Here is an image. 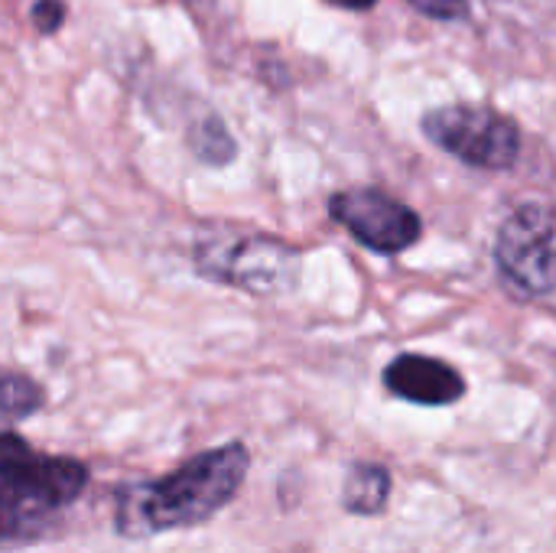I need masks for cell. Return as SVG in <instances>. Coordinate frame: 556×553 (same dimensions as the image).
<instances>
[{"mask_svg":"<svg viewBox=\"0 0 556 553\" xmlns=\"http://www.w3.org/2000/svg\"><path fill=\"white\" fill-rule=\"evenodd\" d=\"M391 499V473L375 463H358L342 489V505L352 515H381Z\"/></svg>","mask_w":556,"mask_h":553,"instance_id":"obj_8","label":"cell"},{"mask_svg":"<svg viewBox=\"0 0 556 553\" xmlns=\"http://www.w3.org/2000/svg\"><path fill=\"white\" fill-rule=\"evenodd\" d=\"M329 215L368 251L401 254L424 235L420 215L381 189H345L329 199Z\"/></svg>","mask_w":556,"mask_h":553,"instance_id":"obj_6","label":"cell"},{"mask_svg":"<svg viewBox=\"0 0 556 553\" xmlns=\"http://www.w3.org/2000/svg\"><path fill=\"white\" fill-rule=\"evenodd\" d=\"M410 3L433 20H466L469 16V0H410Z\"/></svg>","mask_w":556,"mask_h":553,"instance_id":"obj_12","label":"cell"},{"mask_svg":"<svg viewBox=\"0 0 556 553\" xmlns=\"http://www.w3.org/2000/svg\"><path fill=\"white\" fill-rule=\"evenodd\" d=\"M192 257L199 277L254 297L290 293L303 271V257L293 244L238 225H202Z\"/></svg>","mask_w":556,"mask_h":553,"instance_id":"obj_3","label":"cell"},{"mask_svg":"<svg viewBox=\"0 0 556 553\" xmlns=\"http://www.w3.org/2000/svg\"><path fill=\"white\" fill-rule=\"evenodd\" d=\"M384 388L397 394L401 401L424 404V407H446L456 404L466 394L463 375L430 355H397L384 368Z\"/></svg>","mask_w":556,"mask_h":553,"instance_id":"obj_7","label":"cell"},{"mask_svg":"<svg viewBox=\"0 0 556 553\" xmlns=\"http://www.w3.org/2000/svg\"><path fill=\"white\" fill-rule=\"evenodd\" d=\"M329 3L345 7V10H368V7H375V0H329Z\"/></svg>","mask_w":556,"mask_h":553,"instance_id":"obj_13","label":"cell"},{"mask_svg":"<svg viewBox=\"0 0 556 553\" xmlns=\"http://www.w3.org/2000/svg\"><path fill=\"white\" fill-rule=\"evenodd\" d=\"M88 486V469L68 456H42L13 430L0 440V531L7 544L36 541L46 521Z\"/></svg>","mask_w":556,"mask_h":553,"instance_id":"obj_2","label":"cell"},{"mask_svg":"<svg viewBox=\"0 0 556 553\" xmlns=\"http://www.w3.org/2000/svg\"><path fill=\"white\" fill-rule=\"evenodd\" d=\"M0 401H3V420H23L29 414H36L42 407V388L26 378V375H3V388H0Z\"/></svg>","mask_w":556,"mask_h":553,"instance_id":"obj_9","label":"cell"},{"mask_svg":"<svg viewBox=\"0 0 556 553\" xmlns=\"http://www.w3.org/2000/svg\"><path fill=\"white\" fill-rule=\"evenodd\" d=\"M251 469L244 443H225L199 453L176 473L117 489L114 528L121 538L143 541L163 531L192 528L215 518L241 489Z\"/></svg>","mask_w":556,"mask_h":553,"instance_id":"obj_1","label":"cell"},{"mask_svg":"<svg viewBox=\"0 0 556 553\" xmlns=\"http://www.w3.org/2000/svg\"><path fill=\"white\" fill-rule=\"evenodd\" d=\"M430 143L450 156L479 169H508L521 156V127L482 104H446L433 108L420 121Z\"/></svg>","mask_w":556,"mask_h":553,"instance_id":"obj_5","label":"cell"},{"mask_svg":"<svg viewBox=\"0 0 556 553\" xmlns=\"http://www.w3.org/2000/svg\"><path fill=\"white\" fill-rule=\"evenodd\" d=\"M29 20H33V26L42 36H49V33L62 29V23H65V3L62 0H36L33 10H29Z\"/></svg>","mask_w":556,"mask_h":553,"instance_id":"obj_11","label":"cell"},{"mask_svg":"<svg viewBox=\"0 0 556 553\" xmlns=\"http://www.w3.org/2000/svg\"><path fill=\"white\" fill-rule=\"evenodd\" d=\"M495 267L518 297L556 290V202L518 205L495 235Z\"/></svg>","mask_w":556,"mask_h":553,"instance_id":"obj_4","label":"cell"},{"mask_svg":"<svg viewBox=\"0 0 556 553\" xmlns=\"http://www.w3.org/2000/svg\"><path fill=\"white\" fill-rule=\"evenodd\" d=\"M192 150H195V156L202 160V163H228L231 156H235V140L228 137V130H225V124L215 117V114H208L195 130H192Z\"/></svg>","mask_w":556,"mask_h":553,"instance_id":"obj_10","label":"cell"}]
</instances>
